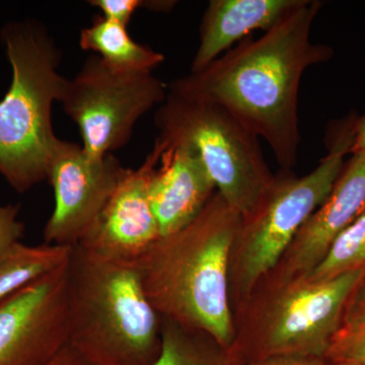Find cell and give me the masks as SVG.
Segmentation results:
<instances>
[{
    "label": "cell",
    "instance_id": "obj_15",
    "mask_svg": "<svg viewBox=\"0 0 365 365\" xmlns=\"http://www.w3.org/2000/svg\"><path fill=\"white\" fill-rule=\"evenodd\" d=\"M79 46L97 53L106 66L121 73H153L165 61L162 53L132 39L126 26L102 16H95L91 26L81 31Z\"/></svg>",
    "mask_w": 365,
    "mask_h": 365
},
{
    "label": "cell",
    "instance_id": "obj_5",
    "mask_svg": "<svg viewBox=\"0 0 365 365\" xmlns=\"http://www.w3.org/2000/svg\"><path fill=\"white\" fill-rule=\"evenodd\" d=\"M357 118L350 116L329 135L328 155L304 177L281 170L253 212L242 217L228 271L230 297L250 299L279 264L300 227L325 201L351 151Z\"/></svg>",
    "mask_w": 365,
    "mask_h": 365
},
{
    "label": "cell",
    "instance_id": "obj_6",
    "mask_svg": "<svg viewBox=\"0 0 365 365\" xmlns=\"http://www.w3.org/2000/svg\"><path fill=\"white\" fill-rule=\"evenodd\" d=\"M158 138L190 144L216 191L242 217L253 212L273 184L259 138L220 106L168 91L155 116Z\"/></svg>",
    "mask_w": 365,
    "mask_h": 365
},
{
    "label": "cell",
    "instance_id": "obj_11",
    "mask_svg": "<svg viewBox=\"0 0 365 365\" xmlns=\"http://www.w3.org/2000/svg\"><path fill=\"white\" fill-rule=\"evenodd\" d=\"M163 150L165 143L157 138L143 165L125 170L95 225L78 246L107 260L136 263L160 239L150 184Z\"/></svg>",
    "mask_w": 365,
    "mask_h": 365
},
{
    "label": "cell",
    "instance_id": "obj_7",
    "mask_svg": "<svg viewBox=\"0 0 365 365\" xmlns=\"http://www.w3.org/2000/svg\"><path fill=\"white\" fill-rule=\"evenodd\" d=\"M168 95V86L153 73L112 71L97 55L66 79L59 103L78 125L83 150L102 158L128 143L139 119Z\"/></svg>",
    "mask_w": 365,
    "mask_h": 365
},
{
    "label": "cell",
    "instance_id": "obj_3",
    "mask_svg": "<svg viewBox=\"0 0 365 365\" xmlns=\"http://www.w3.org/2000/svg\"><path fill=\"white\" fill-rule=\"evenodd\" d=\"M66 345L93 365H155L162 319L146 297L136 263L72 247Z\"/></svg>",
    "mask_w": 365,
    "mask_h": 365
},
{
    "label": "cell",
    "instance_id": "obj_25",
    "mask_svg": "<svg viewBox=\"0 0 365 365\" xmlns=\"http://www.w3.org/2000/svg\"><path fill=\"white\" fill-rule=\"evenodd\" d=\"M365 150V115L357 118L355 124V137L350 153H359Z\"/></svg>",
    "mask_w": 365,
    "mask_h": 365
},
{
    "label": "cell",
    "instance_id": "obj_9",
    "mask_svg": "<svg viewBox=\"0 0 365 365\" xmlns=\"http://www.w3.org/2000/svg\"><path fill=\"white\" fill-rule=\"evenodd\" d=\"M125 170L113 153L91 158L83 146L57 138L48 165L55 205L45 225V244L69 248L81 244Z\"/></svg>",
    "mask_w": 365,
    "mask_h": 365
},
{
    "label": "cell",
    "instance_id": "obj_20",
    "mask_svg": "<svg viewBox=\"0 0 365 365\" xmlns=\"http://www.w3.org/2000/svg\"><path fill=\"white\" fill-rule=\"evenodd\" d=\"M325 360L331 364L352 362L365 365V328L340 329L331 343Z\"/></svg>",
    "mask_w": 365,
    "mask_h": 365
},
{
    "label": "cell",
    "instance_id": "obj_12",
    "mask_svg": "<svg viewBox=\"0 0 365 365\" xmlns=\"http://www.w3.org/2000/svg\"><path fill=\"white\" fill-rule=\"evenodd\" d=\"M351 155L332 191L300 227L279 264L267 276L272 277L270 284H282L311 273L336 237L365 212V150Z\"/></svg>",
    "mask_w": 365,
    "mask_h": 365
},
{
    "label": "cell",
    "instance_id": "obj_19",
    "mask_svg": "<svg viewBox=\"0 0 365 365\" xmlns=\"http://www.w3.org/2000/svg\"><path fill=\"white\" fill-rule=\"evenodd\" d=\"M88 4L100 9L102 16L107 20L115 21L127 28L137 9H148L153 11L170 13L177 2L172 0H91Z\"/></svg>",
    "mask_w": 365,
    "mask_h": 365
},
{
    "label": "cell",
    "instance_id": "obj_18",
    "mask_svg": "<svg viewBox=\"0 0 365 365\" xmlns=\"http://www.w3.org/2000/svg\"><path fill=\"white\" fill-rule=\"evenodd\" d=\"M353 271L365 272V212L336 237L323 260L304 277L326 280Z\"/></svg>",
    "mask_w": 365,
    "mask_h": 365
},
{
    "label": "cell",
    "instance_id": "obj_13",
    "mask_svg": "<svg viewBox=\"0 0 365 365\" xmlns=\"http://www.w3.org/2000/svg\"><path fill=\"white\" fill-rule=\"evenodd\" d=\"M160 140L165 150L151 177L150 196L160 237H165L193 222L217 191L200 155L190 144Z\"/></svg>",
    "mask_w": 365,
    "mask_h": 365
},
{
    "label": "cell",
    "instance_id": "obj_21",
    "mask_svg": "<svg viewBox=\"0 0 365 365\" xmlns=\"http://www.w3.org/2000/svg\"><path fill=\"white\" fill-rule=\"evenodd\" d=\"M18 206L0 204V258L23 237L24 225L18 220Z\"/></svg>",
    "mask_w": 365,
    "mask_h": 365
},
{
    "label": "cell",
    "instance_id": "obj_26",
    "mask_svg": "<svg viewBox=\"0 0 365 365\" xmlns=\"http://www.w3.org/2000/svg\"><path fill=\"white\" fill-rule=\"evenodd\" d=\"M331 365H364V364H352V362H339V364H332Z\"/></svg>",
    "mask_w": 365,
    "mask_h": 365
},
{
    "label": "cell",
    "instance_id": "obj_1",
    "mask_svg": "<svg viewBox=\"0 0 365 365\" xmlns=\"http://www.w3.org/2000/svg\"><path fill=\"white\" fill-rule=\"evenodd\" d=\"M323 2L304 0L259 39L248 37L202 71L173 81L168 91L220 106L270 146L281 170L297 165L299 93L311 66L332 59L330 46L311 39Z\"/></svg>",
    "mask_w": 365,
    "mask_h": 365
},
{
    "label": "cell",
    "instance_id": "obj_17",
    "mask_svg": "<svg viewBox=\"0 0 365 365\" xmlns=\"http://www.w3.org/2000/svg\"><path fill=\"white\" fill-rule=\"evenodd\" d=\"M162 319V348L155 365H228L230 354L212 338Z\"/></svg>",
    "mask_w": 365,
    "mask_h": 365
},
{
    "label": "cell",
    "instance_id": "obj_4",
    "mask_svg": "<svg viewBox=\"0 0 365 365\" xmlns=\"http://www.w3.org/2000/svg\"><path fill=\"white\" fill-rule=\"evenodd\" d=\"M1 37L13 81L0 101V174L25 193L47 179L58 138L53 131L52 106L59 102L67 78L58 71L61 51L39 21L7 24Z\"/></svg>",
    "mask_w": 365,
    "mask_h": 365
},
{
    "label": "cell",
    "instance_id": "obj_2",
    "mask_svg": "<svg viewBox=\"0 0 365 365\" xmlns=\"http://www.w3.org/2000/svg\"><path fill=\"white\" fill-rule=\"evenodd\" d=\"M241 222L216 192L193 222L160 237L136 262L146 297L160 318L206 334L227 351L237 338L228 271Z\"/></svg>",
    "mask_w": 365,
    "mask_h": 365
},
{
    "label": "cell",
    "instance_id": "obj_23",
    "mask_svg": "<svg viewBox=\"0 0 365 365\" xmlns=\"http://www.w3.org/2000/svg\"><path fill=\"white\" fill-rule=\"evenodd\" d=\"M228 365H329L324 359L294 355H276V356L260 357L247 360L245 364H237L232 357Z\"/></svg>",
    "mask_w": 365,
    "mask_h": 365
},
{
    "label": "cell",
    "instance_id": "obj_22",
    "mask_svg": "<svg viewBox=\"0 0 365 365\" xmlns=\"http://www.w3.org/2000/svg\"><path fill=\"white\" fill-rule=\"evenodd\" d=\"M360 328H365V276L348 299L340 327L344 330Z\"/></svg>",
    "mask_w": 365,
    "mask_h": 365
},
{
    "label": "cell",
    "instance_id": "obj_10",
    "mask_svg": "<svg viewBox=\"0 0 365 365\" xmlns=\"http://www.w3.org/2000/svg\"><path fill=\"white\" fill-rule=\"evenodd\" d=\"M68 261L0 302V365H42L66 345Z\"/></svg>",
    "mask_w": 365,
    "mask_h": 365
},
{
    "label": "cell",
    "instance_id": "obj_16",
    "mask_svg": "<svg viewBox=\"0 0 365 365\" xmlns=\"http://www.w3.org/2000/svg\"><path fill=\"white\" fill-rule=\"evenodd\" d=\"M69 247L16 242L0 258V302L54 272L69 260Z\"/></svg>",
    "mask_w": 365,
    "mask_h": 365
},
{
    "label": "cell",
    "instance_id": "obj_14",
    "mask_svg": "<svg viewBox=\"0 0 365 365\" xmlns=\"http://www.w3.org/2000/svg\"><path fill=\"white\" fill-rule=\"evenodd\" d=\"M304 0H211L199 30L191 72L202 71L255 31L267 32Z\"/></svg>",
    "mask_w": 365,
    "mask_h": 365
},
{
    "label": "cell",
    "instance_id": "obj_24",
    "mask_svg": "<svg viewBox=\"0 0 365 365\" xmlns=\"http://www.w3.org/2000/svg\"><path fill=\"white\" fill-rule=\"evenodd\" d=\"M42 365H93L86 361L69 346H64L56 355Z\"/></svg>",
    "mask_w": 365,
    "mask_h": 365
},
{
    "label": "cell",
    "instance_id": "obj_8",
    "mask_svg": "<svg viewBox=\"0 0 365 365\" xmlns=\"http://www.w3.org/2000/svg\"><path fill=\"white\" fill-rule=\"evenodd\" d=\"M364 276V271H353L331 279L302 277L272 284L249 359L276 355L325 359L348 299Z\"/></svg>",
    "mask_w": 365,
    "mask_h": 365
}]
</instances>
